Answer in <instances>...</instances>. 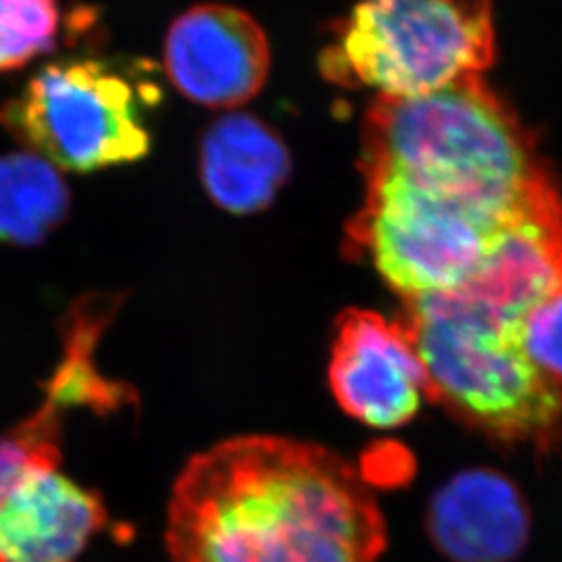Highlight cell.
Segmentation results:
<instances>
[{"label": "cell", "instance_id": "obj_1", "mask_svg": "<svg viewBox=\"0 0 562 562\" xmlns=\"http://www.w3.org/2000/svg\"><path fill=\"white\" fill-rule=\"evenodd\" d=\"M167 550L173 562H380L385 521L361 473L334 452L246 436L186 464Z\"/></svg>", "mask_w": 562, "mask_h": 562}, {"label": "cell", "instance_id": "obj_2", "mask_svg": "<svg viewBox=\"0 0 562 562\" xmlns=\"http://www.w3.org/2000/svg\"><path fill=\"white\" fill-rule=\"evenodd\" d=\"M361 171L494 227L561 196L536 136L482 76L378 99L362 125Z\"/></svg>", "mask_w": 562, "mask_h": 562}, {"label": "cell", "instance_id": "obj_3", "mask_svg": "<svg viewBox=\"0 0 562 562\" xmlns=\"http://www.w3.org/2000/svg\"><path fill=\"white\" fill-rule=\"evenodd\" d=\"M401 325L419 352L431 401L503 442L561 438L562 385L529 359L519 327L454 294L404 301Z\"/></svg>", "mask_w": 562, "mask_h": 562}, {"label": "cell", "instance_id": "obj_4", "mask_svg": "<svg viewBox=\"0 0 562 562\" xmlns=\"http://www.w3.org/2000/svg\"><path fill=\"white\" fill-rule=\"evenodd\" d=\"M496 59L490 0H361L331 27L323 78L411 99L482 76Z\"/></svg>", "mask_w": 562, "mask_h": 562}, {"label": "cell", "instance_id": "obj_5", "mask_svg": "<svg viewBox=\"0 0 562 562\" xmlns=\"http://www.w3.org/2000/svg\"><path fill=\"white\" fill-rule=\"evenodd\" d=\"M157 102L159 90L115 60H57L0 106V125L44 161L92 173L150 153Z\"/></svg>", "mask_w": 562, "mask_h": 562}, {"label": "cell", "instance_id": "obj_6", "mask_svg": "<svg viewBox=\"0 0 562 562\" xmlns=\"http://www.w3.org/2000/svg\"><path fill=\"white\" fill-rule=\"evenodd\" d=\"M350 241L404 301L461 288L501 232L480 217L427 199L398 181L367 178Z\"/></svg>", "mask_w": 562, "mask_h": 562}, {"label": "cell", "instance_id": "obj_7", "mask_svg": "<svg viewBox=\"0 0 562 562\" xmlns=\"http://www.w3.org/2000/svg\"><path fill=\"white\" fill-rule=\"evenodd\" d=\"M162 67L188 101L206 109H236L261 92L271 69V48L250 13L202 2L169 25Z\"/></svg>", "mask_w": 562, "mask_h": 562}, {"label": "cell", "instance_id": "obj_8", "mask_svg": "<svg viewBox=\"0 0 562 562\" xmlns=\"http://www.w3.org/2000/svg\"><path fill=\"white\" fill-rule=\"evenodd\" d=\"M329 385L344 413L375 429L406 425L429 398L427 373L408 331L371 311L341 315Z\"/></svg>", "mask_w": 562, "mask_h": 562}, {"label": "cell", "instance_id": "obj_9", "mask_svg": "<svg viewBox=\"0 0 562 562\" xmlns=\"http://www.w3.org/2000/svg\"><path fill=\"white\" fill-rule=\"evenodd\" d=\"M561 285L562 196H557L504 225L469 280L448 294L496 322L519 327Z\"/></svg>", "mask_w": 562, "mask_h": 562}, {"label": "cell", "instance_id": "obj_10", "mask_svg": "<svg viewBox=\"0 0 562 562\" xmlns=\"http://www.w3.org/2000/svg\"><path fill=\"white\" fill-rule=\"evenodd\" d=\"M104 525L99 494L57 469L30 471L0 498V562H76Z\"/></svg>", "mask_w": 562, "mask_h": 562}, {"label": "cell", "instance_id": "obj_11", "mask_svg": "<svg viewBox=\"0 0 562 562\" xmlns=\"http://www.w3.org/2000/svg\"><path fill=\"white\" fill-rule=\"evenodd\" d=\"M427 531L454 562L515 561L529 540L521 492L501 473L475 469L443 485L427 513Z\"/></svg>", "mask_w": 562, "mask_h": 562}, {"label": "cell", "instance_id": "obj_12", "mask_svg": "<svg viewBox=\"0 0 562 562\" xmlns=\"http://www.w3.org/2000/svg\"><path fill=\"white\" fill-rule=\"evenodd\" d=\"M201 181L220 209L250 215L267 209L290 178L292 157L280 134L250 113L213 121L199 144Z\"/></svg>", "mask_w": 562, "mask_h": 562}, {"label": "cell", "instance_id": "obj_13", "mask_svg": "<svg viewBox=\"0 0 562 562\" xmlns=\"http://www.w3.org/2000/svg\"><path fill=\"white\" fill-rule=\"evenodd\" d=\"M120 302L109 294L86 296L63 322V355L42 401L60 417L78 406L109 413L127 402L130 392H125V385L106 380L94 361L102 331L117 313Z\"/></svg>", "mask_w": 562, "mask_h": 562}, {"label": "cell", "instance_id": "obj_14", "mask_svg": "<svg viewBox=\"0 0 562 562\" xmlns=\"http://www.w3.org/2000/svg\"><path fill=\"white\" fill-rule=\"evenodd\" d=\"M71 194L55 165L32 153L0 157V241L36 246L67 220Z\"/></svg>", "mask_w": 562, "mask_h": 562}, {"label": "cell", "instance_id": "obj_15", "mask_svg": "<svg viewBox=\"0 0 562 562\" xmlns=\"http://www.w3.org/2000/svg\"><path fill=\"white\" fill-rule=\"evenodd\" d=\"M60 30V0H0V74L55 53Z\"/></svg>", "mask_w": 562, "mask_h": 562}, {"label": "cell", "instance_id": "obj_16", "mask_svg": "<svg viewBox=\"0 0 562 562\" xmlns=\"http://www.w3.org/2000/svg\"><path fill=\"white\" fill-rule=\"evenodd\" d=\"M519 338L529 359L562 385V285L522 317Z\"/></svg>", "mask_w": 562, "mask_h": 562}]
</instances>
